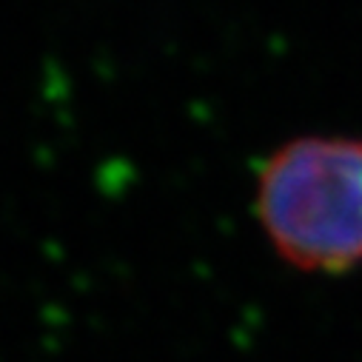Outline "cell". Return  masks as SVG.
<instances>
[{
    "mask_svg": "<svg viewBox=\"0 0 362 362\" xmlns=\"http://www.w3.org/2000/svg\"><path fill=\"white\" fill-rule=\"evenodd\" d=\"M259 220L294 265L362 262V143L308 137L280 148L259 177Z\"/></svg>",
    "mask_w": 362,
    "mask_h": 362,
    "instance_id": "6da1fadb",
    "label": "cell"
}]
</instances>
